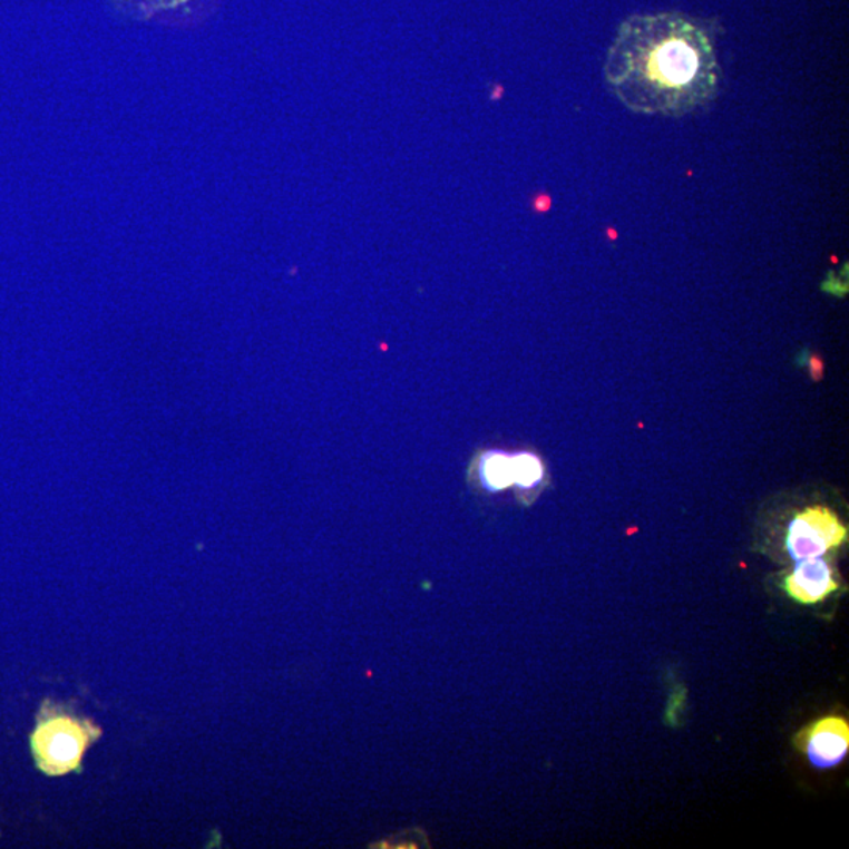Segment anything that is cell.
I'll return each mask as SVG.
<instances>
[{"label":"cell","mask_w":849,"mask_h":849,"mask_svg":"<svg viewBox=\"0 0 849 849\" xmlns=\"http://www.w3.org/2000/svg\"><path fill=\"white\" fill-rule=\"evenodd\" d=\"M604 79L631 113L682 118L713 101L722 70L705 22L664 11L619 25Z\"/></svg>","instance_id":"cell-1"},{"label":"cell","mask_w":849,"mask_h":849,"mask_svg":"<svg viewBox=\"0 0 849 849\" xmlns=\"http://www.w3.org/2000/svg\"><path fill=\"white\" fill-rule=\"evenodd\" d=\"M99 736L101 729L90 719L46 702L30 734V749L38 770L57 778L79 771L87 749Z\"/></svg>","instance_id":"cell-2"},{"label":"cell","mask_w":849,"mask_h":849,"mask_svg":"<svg viewBox=\"0 0 849 849\" xmlns=\"http://www.w3.org/2000/svg\"><path fill=\"white\" fill-rule=\"evenodd\" d=\"M848 530L840 519L824 507L807 508L791 523L787 548L793 560L824 556L847 540Z\"/></svg>","instance_id":"cell-3"},{"label":"cell","mask_w":849,"mask_h":849,"mask_svg":"<svg viewBox=\"0 0 849 849\" xmlns=\"http://www.w3.org/2000/svg\"><path fill=\"white\" fill-rule=\"evenodd\" d=\"M804 752L813 767L832 768L843 761L849 749V725L841 718H824L802 733Z\"/></svg>","instance_id":"cell-4"},{"label":"cell","mask_w":849,"mask_h":849,"mask_svg":"<svg viewBox=\"0 0 849 849\" xmlns=\"http://www.w3.org/2000/svg\"><path fill=\"white\" fill-rule=\"evenodd\" d=\"M785 587L791 598L802 604H817L839 588L831 566L821 557L806 558L787 577Z\"/></svg>","instance_id":"cell-5"},{"label":"cell","mask_w":849,"mask_h":849,"mask_svg":"<svg viewBox=\"0 0 849 849\" xmlns=\"http://www.w3.org/2000/svg\"><path fill=\"white\" fill-rule=\"evenodd\" d=\"M478 485L489 492L504 491L514 487L515 470L514 455L505 451H485L474 465Z\"/></svg>","instance_id":"cell-6"},{"label":"cell","mask_w":849,"mask_h":849,"mask_svg":"<svg viewBox=\"0 0 849 849\" xmlns=\"http://www.w3.org/2000/svg\"><path fill=\"white\" fill-rule=\"evenodd\" d=\"M514 487L518 488L519 495L529 496L530 492L537 491L546 476L540 458L529 451L514 455Z\"/></svg>","instance_id":"cell-7"},{"label":"cell","mask_w":849,"mask_h":849,"mask_svg":"<svg viewBox=\"0 0 849 849\" xmlns=\"http://www.w3.org/2000/svg\"><path fill=\"white\" fill-rule=\"evenodd\" d=\"M124 2L152 13V11L182 9V7L191 6L198 0H124Z\"/></svg>","instance_id":"cell-8"},{"label":"cell","mask_w":849,"mask_h":849,"mask_svg":"<svg viewBox=\"0 0 849 849\" xmlns=\"http://www.w3.org/2000/svg\"><path fill=\"white\" fill-rule=\"evenodd\" d=\"M810 365H812V374L814 380H820L821 374H823V363H821L820 359H812V362H810Z\"/></svg>","instance_id":"cell-9"}]
</instances>
